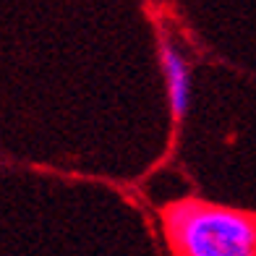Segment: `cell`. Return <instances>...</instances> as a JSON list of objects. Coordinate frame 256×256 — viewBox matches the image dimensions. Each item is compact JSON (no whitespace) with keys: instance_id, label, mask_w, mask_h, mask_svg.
<instances>
[{"instance_id":"obj_1","label":"cell","mask_w":256,"mask_h":256,"mask_svg":"<svg viewBox=\"0 0 256 256\" xmlns=\"http://www.w3.org/2000/svg\"><path fill=\"white\" fill-rule=\"evenodd\" d=\"M165 230L178 256H256V217L240 209L178 202L165 209Z\"/></svg>"},{"instance_id":"obj_2","label":"cell","mask_w":256,"mask_h":256,"mask_svg":"<svg viewBox=\"0 0 256 256\" xmlns=\"http://www.w3.org/2000/svg\"><path fill=\"white\" fill-rule=\"evenodd\" d=\"M160 66H162V76H165V86H168L170 112L180 120L191 108V71L183 52L168 37L160 40Z\"/></svg>"}]
</instances>
